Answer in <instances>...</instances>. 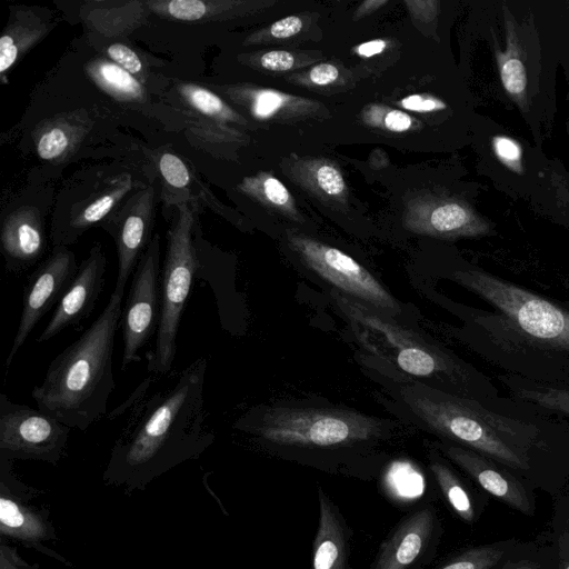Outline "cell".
<instances>
[{
  "instance_id": "6da1fadb",
  "label": "cell",
  "mask_w": 569,
  "mask_h": 569,
  "mask_svg": "<svg viewBox=\"0 0 569 569\" xmlns=\"http://www.w3.org/2000/svg\"><path fill=\"white\" fill-rule=\"evenodd\" d=\"M397 401L419 428L495 460L533 490L558 498L569 482V460L550 448L532 423L412 379L398 382Z\"/></svg>"
},
{
  "instance_id": "7a4b0ae2",
  "label": "cell",
  "mask_w": 569,
  "mask_h": 569,
  "mask_svg": "<svg viewBox=\"0 0 569 569\" xmlns=\"http://www.w3.org/2000/svg\"><path fill=\"white\" fill-rule=\"evenodd\" d=\"M390 422L332 406H259L234 427L276 458L370 481L387 465Z\"/></svg>"
},
{
  "instance_id": "3957f363",
  "label": "cell",
  "mask_w": 569,
  "mask_h": 569,
  "mask_svg": "<svg viewBox=\"0 0 569 569\" xmlns=\"http://www.w3.org/2000/svg\"><path fill=\"white\" fill-rule=\"evenodd\" d=\"M207 359L184 368L173 385L152 395L128 421L111 455L108 472L142 477L198 456L214 436L207 428Z\"/></svg>"
},
{
  "instance_id": "277c9868",
  "label": "cell",
  "mask_w": 569,
  "mask_h": 569,
  "mask_svg": "<svg viewBox=\"0 0 569 569\" xmlns=\"http://www.w3.org/2000/svg\"><path fill=\"white\" fill-rule=\"evenodd\" d=\"M124 289L114 286L102 312L51 361L43 381L31 392L38 409L70 428L86 431L107 413L116 388L112 353Z\"/></svg>"
},
{
  "instance_id": "5b68a950",
  "label": "cell",
  "mask_w": 569,
  "mask_h": 569,
  "mask_svg": "<svg viewBox=\"0 0 569 569\" xmlns=\"http://www.w3.org/2000/svg\"><path fill=\"white\" fill-rule=\"evenodd\" d=\"M330 296L359 345L397 373L478 401L496 396L487 377L438 343L337 290Z\"/></svg>"
},
{
  "instance_id": "8992f818",
  "label": "cell",
  "mask_w": 569,
  "mask_h": 569,
  "mask_svg": "<svg viewBox=\"0 0 569 569\" xmlns=\"http://www.w3.org/2000/svg\"><path fill=\"white\" fill-rule=\"evenodd\" d=\"M194 210L179 203L167 231V249L160 279V320L156 345L147 353V369L158 375L168 373L177 352V337L181 316L201 261L192 239Z\"/></svg>"
},
{
  "instance_id": "52a82bcc",
  "label": "cell",
  "mask_w": 569,
  "mask_h": 569,
  "mask_svg": "<svg viewBox=\"0 0 569 569\" xmlns=\"http://www.w3.org/2000/svg\"><path fill=\"white\" fill-rule=\"evenodd\" d=\"M450 278L489 302L509 327L532 343L569 353L568 310L479 269L456 271Z\"/></svg>"
},
{
  "instance_id": "ba28073f",
  "label": "cell",
  "mask_w": 569,
  "mask_h": 569,
  "mask_svg": "<svg viewBox=\"0 0 569 569\" xmlns=\"http://www.w3.org/2000/svg\"><path fill=\"white\" fill-rule=\"evenodd\" d=\"M302 262L335 290L393 317L401 305L368 269L343 251L309 238L291 241Z\"/></svg>"
},
{
  "instance_id": "9c48e42d",
  "label": "cell",
  "mask_w": 569,
  "mask_h": 569,
  "mask_svg": "<svg viewBox=\"0 0 569 569\" xmlns=\"http://www.w3.org/2000/svg\"><path fill=\"white\" fill-rule=\"evenodd\" d=\"M71 428L51 415L0 395V452L4 459H38L56 462Z\"/></svg>"
},
{
  "instance_id": "30bf717a",
  "label": "cell",
  "mask_w": 569,
  "mask_h": 569,
  "mask_svg": "<svg viewBox=\"0 0 569 569\" xmlns=\"http://www.w3.org/2000/svg\"><path fill=\"white\" fill-rule=\"evenodd\" d=\"M160 238L154 234L133 272L122 307L120 326L123 339L121 369L140 361L139 351L158 331L160 320Z\"/></svg>"
},
{
  "instance_id": "8fae6325",
  "label": "cell",
  "mask_w": 569,
  "mask_h": 569,
  "mask_svg": "<svg viewBox=\"0 0 569 569\" xmlns=\"http://www.w3.org/2000/svg\"><path fill=\"white\" fill-rule=\"evenodd\" d=\"M442 535L435 506L411 510L381 541L370 569H422L436 557Z\"/></svg>"
},
{
  "instance_id": "7c38bea8",
  "label": "cell",
  "mask_w": 569,
  "mask_h": 569,
  "mask_svg": "<svg viewBox=\"0 0 569 569\" xmlns=\"http://www.w3.org/2000/svg\"><path fill=\"white\" fill-rule=\"evenodd\" d=\"M78 266L66 246H57L52 253L28 277L23 288L22 312L6 367L12 363L20 348L41 318L62 298L71 284Z\"/></svg>"
},
{
  "instance_id": "4fadbf2b",
  "label": "cell",
  "mask_w": 569,
  "mask_h": 569,
  "mask_svg": "<svg viewBox=\"0 0 569 569\" xmlns=\"http://www.w3.org/2000/svg\"><path fill=\"white\" fill-rule=\"evenodd\" d=\"M431 446L483 492L525 516H535V490L520 476L495 460L461 446L440 440L432 442Z\"/></svg>"
},
{
  "instance_id": "5bb4252c",
  "label": "cell",
  "mask_w": 569,
  "mask_h": 569,
  "mask_svg": "<svg viewBox=\"0 0 569 569\" xmlns=\"http://www.w3.org/2000/svg\"><path fill=\"white\" fill-rule=\"evenodd\" d=\"M154 221V188L148 186L128 199L111 223L118 256L116 286L126 287L151 241Z\"/></svg>"
},
{
  "instance_id": "9a60e30c",
  "label": "cell",
  "mask_w": 569,
  "mask_h": 569,
  "mask_svg": "<svg viewBox=\"0 0 569 569\" xmlns=\"http://www.w3.org/2000/svg\"><path fill=\"white\" fill-rule=\"evenodd\" d=\"M106 268L104 252L101 246L96 243L78 267L71 284L37 338L38 342H46L66 328L79 325L91 313L103 289Z\"/></svg>"
},
{
  "instance_id": "2e32d148",
  "label": "cell",
  "mask_w": 569,
  "mask_h": 569,
  "mask_svg": "<svg viewBox=\"0 0 569 569\" xmlns=\"http://www.w3.org/2000/svg\"><path fill=\"white\" fill-rule=\"evenodd\" d=\"M319 518L312 541V569H351L352 529L338 505L318 486Z\"/></svg>"
},
{
  "instance_id": "e0dca14e",
  "label": "cell",
  "mask_w": 569,
  "mask_h": 569,
  "mask_svg": "<svg viewBox=\"0 0 569 569\" xmlns=\"http://www.w3.org/2000/svg\"><path fill=\"white\" fill-rule=\"evenodd\" d=\"M0 241L7 271L21 272L33 266L47 248L39 211L23 207L8 214L1 227Z\"/></svg>"
},
{
  "instance_id": "ac0fdd59",
  "label": "cell",
  "mask_w": 569,
  "mask_h": 569,
  "mask_svg": "<svg viewBox=\"0 0 569 569\" xmlns=\"http://www.w3.org/2000/svg\"><path fill=\"white\" fill-rule=\"evenodd\" d=\"M429 470L446 503L461 521L473 525L487 506L485 496L479 495L456 471L453 465L432 446L428 455Z\"/></svg>"
},
{
  "instance_id": "d6986e66",
  "label": "cell",
  "mask_w": 569,
  "mask_h": 569,
  "mask_svg": "<svg viewBox=\"0 0 569 569\" xmlns=\"http://www.w3.org/2000/svg\"><path fill=\"white\" fill-rule=\"evenodd\" d=\"M54 23L31 8H18L11 14L0 38V73L2 78L33 46L42 40Z\"/></svg>"
},
{
  "instance_id": "ffe728a7",
  "label": "cell",
  "mask_w": 569,
  "mask_h": 569,
  "mask_svg": "<svg viewBox=\"0 0 569 569\" xmlns=\"http://www.w3.org/2000/svg\"><path fill=\"white\" fill-rule=\"evenodd\" d=\"M506 49L495 47V57L501 84L507 96L522 110L528 109V78L517 24L507 8L503 9Z\"/></svg>"
},
{
  "instance_id": "44dd1931",
  "label": "cell",
  "mask_w": 569,
  "mask_h": 569,
  "mask_svg": "<svg viewBox=\"0 0 569 569\" xmlns=\"http://www.w3.org/2000/svg\"><path fill=\"white\" fill-rule=\"evenodd\" d=\"M83 12L84 21L102 34L127 33L134 29L149 9L146 2H91Z\"/></svg>"
},
{
  "instance_id": "7402d4cb",
  "label": "cell",
  "mask_w": 569,
  "mask_h": 569,
  "mask_svg": "<svg viewBox=\"0 0 569 569\" xmlns=\"http://www.w3.org/2000/svg\"><path fill=\"white\" fill-rule=\"evenodd\" d=\"M131 188L132 181L128 174L114 181L70 219L67 230L57 240L56 247L73 241L83 230L104 219Z\"/></svg>"
},
{
  "instance_id": "603a6c76",
  "label": "cell",
  "mask_w": 569,
  "mask_h": 569,
  "mask_svg": "<svg viewBox=\"0 0 569 569\" xmlns=\"http://www.w3.org/2000/svg\"><path fill=\"white\" fill-rule=\"evenodd\" d=\"M87 72L100 89L119 100L141 101L146 97L141 81L110 59L90 61Z\"/></svg>"
},
{
  "instance_id": "cb8c5ba5",
  "label": "cell",
  "mask_w": 569,
  "mask_h": 569,
  "mask_svg": "<svg viewBox=\"0 0 569 569\" xmlns=\"http://www.w3.org/2000/svg\"><path fill=\"white\" fill-rule=\"evenodd\" d=\"M82 126L64 118L56 119L40 129L36 139V150L42 160L56 161L70 153L84 136Z\"/></svg>"
},
{
  "instance_id": "d4e9b609",
  "label": "cell",
  "mask_w": 569,
  "mask_h": 569,
  "mask_svg": "<svg viewBox=\"0 0 569 569\" xmlns=\"http://www.w3.org/2000/svg\"><path fill=\"white\" fill-rule=\"evenodd\" d=\"M1 533L27 541H38L47 537L46 522L29 508L10 497L0 496Z\"/></svg>"
},
{
  "instance_id": "484cf974",
  "label": "cell",
  "mask_w": 569,
  "mask_h": 569,
  "mask_svg": "<svg viewBox=\"0 0 569 569\" xmlns=\"http://www.w3.org/2000/svg\"><path fill=\"white\" fill-rule=\"evenodd\" d=\"M520 540L509 538L460 550L433 569H492L516 548Z\"/></svg>"
},
{
  "instance_id": "4316f807",
  "label": "cell",
  "mask_w": 569,
  "mask_h": 569,
  "mask_svg": "<svg viewBox=\"0 0 569 569\" xmlns=\"http://www.w3.org/2000/svg\"><path fill=\"white\" fill-rule=\"evenodd\" d=\"M515 397L569 417V387L546 382H508Z\"/></svg>"
},
{
  "instance_id": "83f0119b",
  "label": "cell",
  "mask_w": 569,
  "mask_h": 569,
  "mask_svg": "<svg viewBox=\"0 0 569 569\" xmlns=\"http://www.w3.org/2000/svg\"><path fill=\"white\" fill-rule=\"evenodd\" d=\"M556 550L551 541H519L511 553L492 569H556Z\"/></svg>"
},
{
  "instance_id": "f1b7e54d",
  "label": "cell",
  "mask_w": 569,
  "mask_h": 569,
  "mask_svg": "<svg viewBox=\"0 0 569 569\" xmlns=\"http://www.w3.org/2000/svg\"><path fill=\"white\" fill-rule=\"evenodd\" d=\"M182 99L199 113L220 121L233 120V111L214 92L194 83L178 87Z\"/></svg>"
},
{
  "instance_id": "f546056e",
  "label": "cell",
  "mask_w": 569,
  "mask_h": 569,
  "mask_svg": "<svg viewBox=\"0 0 569 569\" xmlns=\"http://www.w3.org/2000/svg\"><path fill=\"white\" fill-rule=\"evenodd\" d=\"M159 171L163 180L177 189L187 188L191 177L188 167L176 154L166 152L159 158Z\"/></svg>"
},
{
  "instance_id": "4dcf8cb0",
  "label": "cell",
  "mask_w": 569,
  "mask_h": 569,
  "mask_svg": "<svg viewBox=\"0 0 569 569\" xmlns=\"http://www.w3.org/2000/svg\"><path fill=\"white\" fill-rule=\"evenodd\" d=\"M107 56L116 64L134 76L144 78L143 62L138 53L124 43L114 42L107 48Z\"/></svg>"
},
{
  "instance_id": "1f68e13d",
  "label": "cell",
  "mask_w": 569,
  "mask_h": 569,
  "mask_svg": "<svg viewBox=\"0 0 569 569\" xmlns=\"http://www.w3.org/2000/svg\"><path fill=\"white\" fill-rule=\"evenodd\" d=\"M283 97L273 90H259L251 98V112L257 118L272 116L283 104Z\"/></svg>"
},
{
  "instance_id": "d6a6232c",
  "label": "cell",
  "mask_w": 569,
  "mask_h": 569,
  "mask_svg": "<svg viewBox=\"0 0 569 569\" xmlns=\"http://www.w3.org/2000/svg\"><path fill=\"white\" fill-rule=\"evenodd\" d=\"M319 188L330 196H338L345 190V180L341 172L330 164H322L316 171Z\"/></svg>"
},
{
  "instance_id": "836d02e7",
  "label": "cell",
  "mask_w": 569,
  "mask_h": 569,
  "mask_svg": "<svg viewBox=\"0 0 569 569\" xmlns=\"http://www.w3.org/2000/svg\"><path fill=\"white\" fill-rule=\"evenodd\" d=\"M551 542L556 550V569H569V530L552 521Z\"/></svg>"
},
{
  "instance_id": "e575fe53",
  "label": "cell",
  "mask_w": 569,
  "mask_h": 569,
  "mask_svg": "<svg viewBox=\"0 0 569 569\" xmlns=\"http://www.w3.org/2000/svg\"><path fill=\"white\" fill-rule=\"evenodd\" d=\"M293 63V56L283 50L269 51L260 58V64L271 71H287L292 68Z\"/></svg>"
},
{
  "instance_id": "d590c367",
  "label": "cell",
  "mask_w": 569,
  "mask_h": 569,
  "mask_svg": "<svg viewBox=\"0 0 569 569\" xmlns=\"http://www.w3.org/2000/svg\"><path fill=\"white\" fill-rule=\"evenodd\" d=\"M400 104L407 110L417 112H430L445 108L443 102L422 94H412L403 98Z\"/></svg>"
},
{
  "instance_id": "8d00e7d4",
  "label": "cell",
  "mask_w": 569,
  "mask_h": 569,
  "mask_svg": "<svg viewBox=\"0 0 569 569\" xmlns=\"http://www.w3.org/2000/svg\"><path fill=\"white\" fill-rule=\"evenodd\" d=\"M493 146L501 161L509 167L517 168L520 162V150L513 141L508 138H496Z\"/></svg>"
},
{
  "instance_id": "74e56055",
  "label": "cell",
  "mask_w": 569,
  "mask_h": 569,
  "mask_svg": "<svg viewBox=\"0 0 569 569\" xmlns=\"http://www.w3.org/2000/svg\"><path fill=\"white\" fill-rule=\"evenodd\" d=\"M262 191L268 201L274 204L283 206L289 201L290 194L287 188L273 177H269L263 181Z\"/></svg>"
},
{
  "instance_id": "f35d334b",
  "label": "cell",
  "mask_w": 569,
  "mask_h": 569,
  "mask_svg": "<svg viewBox=\"0 0 569 569\" xmlns=\"http://www.w3.org/2000/svg\"><path fill=\"white\" fill-rule=\"evenodd\" d=\"M302 29V21L297 16H289L276 21L270 27V34L274 38H289Z\"/></svg>"
},
{
  "instance_id": "ab89813d",
  "label": "cell",
  "mask_w": 569,
  "mask_h": 569,
  "mask_svg": "<svg viewBox=\"0 0 569 569\" xmlns=\"http://www.w3.org/2000/svg\"><path fill=\"white\" fill-rule=\"evenodd\" d=\"M385 127L393 132H403L411 128V117L400 110H391L385 116Z\"/></svg>"
},
{
  "instance_id": "60d3db41",
  "label": "cell",
  "mask_w": 569,
  "mask_h": 569,
  "mask_svg": "<svg viewBox=\"0 0 569 569\" xmlns=\"http://www.w3.org/2000/svg\"><path fill=\"white\" fill-rule=\"evenodd\" d=\"M339 76L338 69L330 63L313 67L309 73L310 80L319 86L332 83Z\"/></svg>"
},
{
  "instance_id": "b9f144b4",
  "label": "cell",
  "mask_w": 569,
  "mask_h": 569,
  "mask_svg": "<svg viewBox=\"0 0 569 569\" xmlns=\"http://www.w3.org/2000/svg\"><path fill=\"white\" fill-rule=\"evenodd\" d=\"M552 521L569 530V493L558 497L555 505Z\"/></svg>"
},
{
  "instance_id": "7bdbcfd3",
  "label": "cell",
  "mask_w": 569,
  "mask_h": 569,
  "mask_svg": "<svg viewBox=\"0 0 569 569\" xmlns=\"http://www.w3.org/2000/svg\"><path fill=\"white\" fill-rule=\"evenodd\" d=\"M386 47L387 42L385 40L376 39L360 44L357 52L361 57L369 58L381 53Z\"/></svg>"
},
{
  "instance_id": "ee69618b",
  "label": "cell",
  "mask_w": 569,
  "mask_h": 569,
  "mask_svg": "<svg viewBox=\"0 0 569 569\" xmlns=\"http://www.w3.org/2000/svg\"><path fill=\"white\" fill-rule=\"evenodd\" d=\"M8 550L2 547L0 553V569H20L14 561L9 557Z\"/></svg>"
},
{
  "instance_id": "f6af8a7d",
  "label": "cell",
  "mask_w": 569,
  "mask_h": 569,
  "mask_svg": "<svg viewBox=\"0 0 569 569\" xmlns=\"http://www.w3.org/2000/svg\"><path fill=\"white\" fill-rule=\"evenodd\" d=\"M385 3H386V1H372V0H370V1L365 2L362 4V7L359 8L360 9L359 11L368 12V11L372 10L371 7L377 9V8H379L380 6H382Z\"/></svg>"
}]
</instances>
